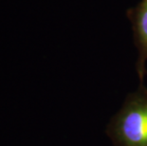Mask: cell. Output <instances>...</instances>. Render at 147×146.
Masks as SVG:
<instances>
[{
  "instance_id": "2",
  "label": "cell",
  "mask_w": 147,
  "mask_h": 146,
  "mask_svg": "<svg viewBox=\"0 0 147 146\" xmlns=\"http://www.w3.org/2000/svg\"><path fill=\"white\" fill-rule=\"evenodd\" d=\"M133 30L134 43L138 50L136 70L140 85H144L147 63V0H140L135 7L126 11Z\"/></svg>"
},
{
  "instance_id": "1",
  "label": "cell",
  "mask_w": 147,
  "mask_h": 146,
  "mask_svg": "<svg viewBox=\"0 0 147 146\" xmlns=\"http://www.w3.org/2000/svg\"><path fill=\"white\" fill-rule=\"evenodd\" d=\"M113 146H147V88L129 93L106 127Z\"/></svg>"
}]
</instances>
